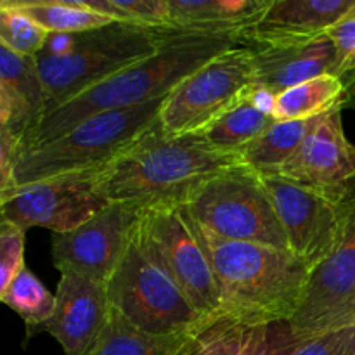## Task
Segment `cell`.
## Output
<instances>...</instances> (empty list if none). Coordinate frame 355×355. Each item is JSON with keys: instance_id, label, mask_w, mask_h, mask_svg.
Returning a JSON list of instances; mask_svg holds the SVG:
<instances>
[{"instance_id": "obj_1", "label": "cell", "mask_w": 355, "mask_h": 355, "mask_svg": "<svg viewBox=\"0 0 355 355\" xmlns=\"http://www.w3.org/2000/svg\"><path fill=\"white\" fill-rule=\"evenodd\" d=\"M231 35H166L158 51L44 114L21 139V151L47 144L87 118L128 110L168 96L182 80L217 55L239 47Z\"/></svg>"}, {"instance_id": "obj_2", "label": "cell", "mask_w": 355, "mask_h": 355, "mask_svg": "<svg viewBox=\"0 0 355 355\" xmlns=\"http://www.w3.org/2000/svg\"><path fill=\"white\" fill-rule=\"evenodd\" d=\"M243 166L238 153L211 148L201 135H166L156 121L99 175L107 203H130L148 210L186 205L203 184Z\"/></svg>"}, {"instance_id": "obj_3", "label": "cell", "mask_w": 355, "mask_h": 355, "mask_svg": "<svg viewBox=\"0 0 355 355\" xmlns=\"http://www.w3.org/2000/svg\"><path fill=\"white\" fill-rule=\"evenodd\" d=\"M198 229L217 276L220 315L255 324L291 321L312 267L288 250L227 241Z\"/></svg>"}, {"instance_id": "obj_4", "label": "cell", "mask_w": 355, "mask_h": 355, "mask_svg": "<svg viewBox=\"0 0 355 355\" xmlns=\"http://www.w3.org/2000/svg\"><path fill=\"white\" fill-rule=\"evenodd\" d=\"M110 305L132 324L155 335L198 333L214 319L193 307L156 252L142 215L127 253L106 283Z\"/></svg>"}, {"instance_id": "obj_5", "label": "cell", "mask_w": 355, "mask_h": 355, "mask_svg": "<svg viewBox=\"0 0 355 355\" xmlns=\"http://www.w3.org/2000/svg\"><path fill=\"white\" fill-rule=\"evenodd\" d=\"M163 99L87 118L47 144L19 153L17 189L52 177L106 168L158 121Z\"/></svg>"}, {"instance_id": "obj_6", "label": "cell", "mask_w": 355, "mask_h": 355, "mask_svg": "<svg viewBox=\"0 0 355 355\" xmlns=\"http://www.w3.org/2000/svg\"><path fill=\"white\" fill-rule=\"evenodd\" d=\"M165 38L162 30L130 23H110L75 33V47L66 55H35L45 90V111L51 113L114 73L158 51ZM42 114V116H44Z\"/></svg>"}, {"instance_id": "obj_7", "label": "cell", "mask_w": 355, "mask_h": 355, "mask_svg": "<svg viewBox=\"0 0 355 355\" xmlns=\"http://www.w3.org/2000/svg\"><path fill=\"white\" fill-rule=\"evenodd\" d=\"M186 207L196 224L217 238L290 252L260 175L246 166H236L208 180Z\"/></svg>"}, {"instance_id": "obj_8", "label": "cell", "mask_w": 355, "mask_h": 355, "mask_svg": "<svg viewBox=\"0 0 355 355\" xmlns=\"http://www.w3.org/2000/svg\"><path fill=\"white\" fill-rule=\"evenodd\" d=\"M255 92L253 52L239 45L182 80L165 97L158 123L172 137L200 134Z\"/></svg>"}, {"instance_id": "obj_9", "label": "cell", "mask_w": 355, "mask_h": 355, "mask_svg": "<svg viewBox=\"0 0 355 355\" xmlns=\"http://www.w3.org/2000/svg\"><path fill=\"white\" fill-rule=\"evenodd\" d=\"M286 234L290 252L315 267L342 238L354 203L355 179L338 193H322L279 175H260Z\"/></svg>"}, {"instance_id": "obj_10", "label": "cell", "mask_w": 355, "mask_h": 355, "mask_svg": "<svg viewBox=\"0 0 355 355\" xmlns=\"http://www.w3.org/2000/svg\"><path fill=\"white\" fill-rule=\"evenodd\" d=\"M142 224L193 307L207 319L220 318L217 276L196 220L186 205L148 208L142 211Z\"/></svg>"}, {"instance_id": "obj_11", "label": "cell", "mask_w": 355, "mask_h": 355, "mask_svg": "<svg viewBox=\"0 0 355 355\" xmlns=\"http://www.w3.org/2000/svg\"><path fill=\"white\" fill-rule=\"evenodd\" d=\"M103 170L68 173L19 187L0 210V217L24 232L31 227L51 229L54 234L75 231L110 205L97 189Z\"/></svg>"}, {"instance_id": "obj_12", "label": "cell", "mask_w": 355, "mask_h": 355, "mask_svg": "<svg viewBox=\"0 0 355 355\" xmlns=\"http://www.w3.org/2000/svg\"><path fill=\"white\" fill-rule=\"evenodd\" d=\"M290 324L307 338L355 324V191L342 238L326 259L312 267Z\"/></svg>"}, {"instance_id": "obj_13", "label": "cell", "mask_w": 355, "mask_h": 355, "mask_svg": "<svg viewBox=\"0 0 355 355\" xmlns=\"http://www.w3.org/2000/svg\"><path fill=\"white\" fill-rule=\"evenodd\" d=\"M142 208L110 203L75 231L52 236V260L59 272H76L107 283L123 260Z\"/></svg>"}, {"instance_id": "obj_14", "label": "cell", "mask_w": 355, "mask_h": 355, "mask_svg": "<svg viewBox=\"0 0 355 355\" xmlns=\"http://www.w3.org/2000/svg\"><path fill=\"white\" fill-rule=\"evenodd\" d=\"M343 110L314 120L290 162L276 175L322 193H338L355 179V146L347 139Z\"/></svg>"}, {"instance_id": "obj_15", "label": "cell", "mask_w": 355, "mask_h": 355, "mask_svg": "<svg viewBox=\"0 0 355 355\" xmlns=\"http://www.w3.org/2000/svg\"><path fill=\"white\" fill-rule=\"evenodd\" d=\"M106 284L76 272H61L52 318L40 329L47 331L64 355H85L110 315Z\"/></svg>"}, {"instance_id": "obj_16", "label": "cell", "mask_w": 355, "mask_h": 355, "mask_svg": "<svg viewBox=\"0 0 355 355\" xmlns=\"http://www.w3.org/2000/svg\"><path fill=\"white\" fill-rule=\"evenodd\" d=\"M354 6L355 0H272L239 40L248 49L312 40L328 33Z\"/></svg>"}, {"instance_id": "obj_17", "label": "cell", "mask_w": 355, "mask_h": 355, "mask_svg": "<svg viewBox=\"0 0 355 355\" xmlns=\"http://www.w3.org/2000/svg\"><path fill=\"white\" fill-rule=\"evenodd\" d=\"M257 90L279 96L322 75H335L336 51L328 33L305 42L252 49Z\"/></svg>"}, {"instance_id": "obj_18", "label": "cell", "mask_w": 355, "mask_h": 355, "mask_svg": "<svg viewBox=\"0 0 355 355\" xmlns=\"http://www.w3.org/2000/svg\"><path fill=\"white\" fill-rule=\"evenodd\" d=\"M272 0H166V35L241 37L255 26Z\"/></svg>"}, {"instance_id": "obj_19", "label": "cell", "mask_w": 355, "mask_h": 355, "mask_svg": "<svg viewBox=\"0 0 355 355\" xmlns=\"http://www.w3.org/2000/svg\"><path fill=\"white\" fill-rule=\"evenodd\" d=\"M198 335L200 331L170 335L148 333L111 307L103 331L85 355H187Z\"/></svg>"}, {"instance_id": "obj_20", "label": "cell", "mask_w": 355, "mask_h": 355, "mask_svg": "<svg viewBox=\"0 0 355 355\" xmlns=\"http://www.w3.org/2000/svg\"><path fill=\"white\" fill-rule=\"evenodd\" d=\"M345 107H349L345 83L335 75H322L276 96L272 116L277 121L311 120Z\"/></svg>"}, {"instance_id": "obj_21", "label": "cell", "mask_w": 355, "mask_h": 355, "mask_svg": "<svg viewBox=\"0 0 355 355\" xmlns=\"http://www.w3.org/2000/svg\"><path fill=\"white\" fill-rule=\"evenodd\" d=\"M315 118L276 121L238 153L241 165L259 175H276L300 148Z\"/></svg>"}, {"instance_id": "obj_22", "label": "cell", "mask_w": 355, "mask_h": 355, "mask_svg": "<svg viewBox=\"0 0 355 355\" xmlns=\"http://www.w3.org/2000/svg\"><path fill=\"white\" fill-rule=\"evenodd\" d=\"M276 121L272 114L260 110L250 97L234 110L222 114L198 135L218 151L239 153L245 146L269 130Z\"/></svg>"}, {"instance_id": "obj_23", "label": "cell", "mask_w": 355, "mask_h": 355, "mask_svg": "<svg viewBox=\"0 0 355 355\" xmlns=\"http://www.w3.org/2000/svg\"><path fill=\"white\" fill-rule=\"evenodd\" d=\"M47 33H82L114 23L78 0H7Z\"/></svg>"}, {"instance_id": "obj_24", "label": "cell", "mask_w": 355, "mask_h": 355, "mask_svg": "<svg viewBox=\"0 0 355 355\" xmlns=\"http://www.w3.org/2000/svg\"><path fill=\"white\" fill-rule=\"evenodd\" d=\"M266 331L267 324L220 315L201 329L187 355H252L266 338Z\"/></svg>"}, {"instance_id": "obj_25", "label": "cell", "mask_w": 355, "mask_h": 355, "mask_svg": "<svg viewBox=\"0 0 355 355\" xmlns=\"http://www.w3.org/2000/svg\"><path fill=\"white\" fill-rule=\"evenodd\" d=\"M24 321L28 331L40 329L54 314L55 295H52L42 281L26 266L14 277L12 283L0 298Z\"/></svg>"}, {"instance_id": "obj_26", "label": "cell", "mask_w": 355, "mask_h": 355, "mask_svg": "<svg viewBox=\"0 0 355 355\" xmlns=\"http://www.w3.org/2000/svg\"><path fill=\"white\" fill-rule=\"evenodd\" d=\"M0 80L23 97L33 111L37 123L45 111V90L38 75L35 55L17 54L0 44Z\"/></svg>"}, {"instance_id": "obj_27", "label": "cell", "mask_w": 355, "mask_h": 355, "mask_svg": "<svg viewBox=\"0 0 355 355\" xmlns=\"http://www.w3.org/2000/svg\"><path fill=\"white\" fill-rule=\"evenodd\" d=\"M83 7L116 23H130L149 30H166V0H78Z\"/></svg>"}, {"instance_id": "obj_28", "label": "cell", "mask_w": 355, "mask_h": 355, "mask_svg": "<svg viewBox=\"0 0 355 355\" xmlns=\"http://www.w3.org/2000/svg\"><path fill=\"white\" fill-rule=\"evenodd\" d=\"M47 31L42 30L26 14L0 0V44L23 55H37L47 40Z\"/></svg>"}, {"instance_id": "obj_29", "label": "cell", "mask_w": 355, "mask_h": 355, "mask_svg": "<svg viewBox=\"0 0 355 355\" xmlns=\"http://www.w3.org/2000/svg\"><path fill=\"white\" fill-rule=\"evenodd\" d=\"M328 37L336 51L335 76L345 83L349 107L355 106V6L329 28Z\"/></svg>"}, {"instance_id": "obj_30", "label": "cell", "mask_w": 355, "mask_h": 355, "mask_svg": "<svg viewBox=\"0 0 355 355\" xmlns=\"http://www.w3.org/2000/svg\"><path fill=\"white\" fill-rule=\"evenodd\" d=\"M24 234L26 232L0 217V298L24 263Z\"/></svg>"}, {"instance_id": "obj_31", "label": "cell", "mask_w": 355, "mask_h": 355, "mask_svg": "<svg viewBox=\"0 0 355 355\" xmlns=\"http://www.w3.org/2000/svg\"><path fill=\"white\" fill-rule=\"evenodd\" d=\"M35 125V114L23 97L0 80V132L14 134L19 139Z\"/></svg>"}, {"instance_id": "obj_32", "label": "cell", "mask_w": 355, "mask_h": 355, "mask_svg": "<svg viewBox=\"0 0 355 355\" xmlns=\"http://www.w3.org/2000/svg\"><path fill=\"white\" fill-rule=\"evenodd\" d=\"M291 355H355V324L314 336Z\"/></svg>"}, {"instance_id": "obj_33", "label": "cell", "mask_w": 355, "mask_h": 355, "mask_svg": "<svg viewBox=\"0 0 355 355\" xmlns=\"http://www.w3.org/2000/svg\"><path fill=\"white\" fill-rule=\"evenodd\" d=\"M21 139L0 132V210L9 203L17 191L16 166L19 159Z\"/></svg>"}, {"instance_id": "obj_34", "label": "cell", "mask_w": 355, "mask_h": 355, "mask_svg": "<svg viewBox=\"0 0 355 355\" xmlns=\"http://www.w3.org/2000/svg\"><path fill=\"white\" fill-rule=\"evenodd\" d=\"M307 340L311 338L295 331L290 321L270 322L267 324L266 338L252 355H291Z\"/></svg>"}]
</instances>
